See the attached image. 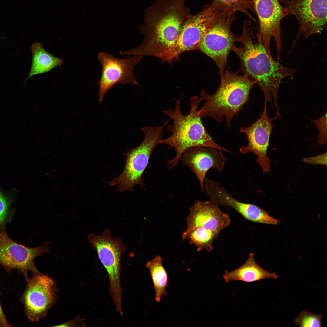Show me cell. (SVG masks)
Segmentation results:
<instances>
[{
	"label": "cell",
	"mask_w": 327,
	"mask_h": 327,
	"mask_svg": "<svg viewBox=\"0 0 327 327\" xmlns=\"http://www.w3.org/2000/svg\"><path fill=\"white\" fill-rule=\"evenodd\" d=\"M186 0H156L146 10L145 35L136 54L152 56L164 61L170 59L182 26L190 15Z\"/></svg>",
	"instance_id": "obj_1"
},
{
	"label": "cell",
	"mask_w": 327,
	"mask_h": 327,
	"mask_svg": "<svg viewBox=\"0 0 327 327\" xmlns=\"http://www.w3.org/2000/svg\"><path fill=\"white\" fill-rule=\"evenodd\" d=\"M251 22L244 21L242 33L238 40L241 45L235 46L233 51L240 59L241 70L261 89L265 101L278 110L280 84L284 78L292 76L296 69L282 66L268 54L263 45L255 39Z\"/></svg>",
	"instance_id": "obj_2"
},
{
	"label": "cell",
	"mask_w": 327,
	"mask_h": 327,
	"mask_svg": "<svg viewBox=\"0 0 327 327\" xmlns=\"http://www.w3.org/2000/svg\"><path fill=\"white\" fill-rule=\"evenodd\" d=\"M202 101L200 97L195 96L190 102L189 113L184 115L181 111L180 100H177L173 109L169 107L163 111L164 114L173 120V124L169 125L168 131L171 133L167 138L162 139L160 144L168 145L174 149L176 154L167 164L169 168L176 166L182 154L187 150L196 146L213 147L227 152L229 150L216 143L206 131L202 122V117L197 113V107Z\"/></svg>",
	"instance_id": "obj_3"
},
{
	"label": "cell",
	"mask_w": 327,
	"mask_h": 327,
	"mask_svg": "<svg viewBox=\"0 0 327 327\" xmlns=\"http://www.w3.org/2000/svg\"><path fill=\"white\" fill-rule=\"evenodd\" d=\"M220 76V85L214 94L209 95L203 90L200 93V98L205 102L197 113L201 117L208 116L218 122L225 117L227 126L230 129L233 117L247 101L256 82L246 73L239 75L226 70Z\"/></svg>",
	"instance_id": "obj_4"
},
{
	"label": "cell",
	"mask_w": 327,
	"mask_h": 327,
	"mask_svg": "<svg viewBox=\"0 0 327 327\" xmlns=\"http://www.w3.org/2000/svg\"><path fill=\"white\" fill-rule=\"evenodd\" d=\"M168 121L162 126H150L141 128L144 135V140L138 146L130 149L125 154V165L123 171L110 182L111 186H118L117 191H133L135 185H144L143 173L152 151L162 139L163 130Z\"/></svg>",
	"instance_id": "obj_5"
},
{
	"label": "cell",
	"mask_w": 327,
	"mask_h": 327,
	"mask_svg": "<svg viewBox=\"0 0 327 327\" xmlns=\"http://www.w3.org/2000/svg\"><path fill=\"white\" fill-rule=\"evenodd\" d=\"M87 239L106 270L109 279V293L116 309L120 310L123 292L120 282L121 258L126 247L119 237H113L107 229L101 234H90Z\"/></svg>",
	"instance_id": "obj_6"
},
{
	"label": "cell",
	"mask_w": 327,
	"mask_h": 327,
	"mask_svg": "<svg viewBox=\"0 0 327 327\" xmlns=\"http://www.w3.org/2000/svg\"><path fill=\"white\" fill-rule=\"evenodd\" d=\"M235 13L219 12L197 49L212 59L220 75L224 71L229 53L233 51L235 43L238 42L239 36L234 35L231 29L237 18Z\"/></svg>",
	"instance_id": "obj_7"
},
{
	"label": "cell",
	"mask_w": 327,
	"mask_h": 327,
	"mask_svg": "<svg viewBox=\"0 0 327 327\" xmlns=\"http://www.w3.org/2000/svg\"><path fill=\"white\" fill-rule=\"evenodd\" d=\"M26 282L21 301L28 319L37 322L46 315L55 303L57 288L52 279L41 273L33 274Z\"/></svg>",
	"instance_id": "obj_8"
},
{
	"label": "cell",
	"mask_w": 327,
	"mask_h": 327,
	"mask_svg": "<svg viewBox=\"0 0 327 327\" xmlns=\"http://www.w3.org/2000/svg\"><path fill=\"white\" fill-rule=\"evenodd\" d=\"M47 241L35 247H29L18 244L11 239L6 231H0V265L7 271L16 269L23 274L25 280L29 278L28 273H41L36 268L35 259L49 252Z\"/></svg>",
	"instance_id": "obj_9"
},
{
	"label": "cell",
	"mask_w": 327,
	"mask_h": 327,
	"mask_svg": "<svg viewBox=\"0 0 327 327\" xmlns=\"http://www.w3.org/2000/svg\"><path fill=\"white\" fill-rule=\"evenodd\" d=\"M142 56L134 55L120 59L103 52L98 54V58L102 67L101 75L99 81L98 102H102L108 91L117 84L124 85L130 83L138 85L134 73L135 66Z\"/></svg>",
	"instance_id": "obj_10"
},
{
	"label": "cell",
	"mask_w": 327,
	"mask_h": 327,
	"mask_svg": "<svg viewBox=\"0 0 327 327\" xmlns=\"http://www.w3.org/2000/svg\"><path fill=\"white\" fill-rule=\"evenodd\" d=\"M255 13L259 20V29L257 40L264 47L268 54L271 55L270 44L271 38L276 43L278 56L281 49L280 23L289 15L285 7L278 0H253Z\"/></svg>",
	"instance_id": "obj_11"
},
{
	"label": "cell",
	"mask_w": 327,
	"mask_h": 327,
	"mask_svg": "<svg viewBox=\"0 0 327 327\" xmlns=\"http://www.w3.org/2000/svg\"><path fill=\"white\" fill-rule=\"evenodd\" d=\"M299 23L298 35L305 38L323 30L327 24V0H280Z\"/></svg>",
	"instance_id": "obj_12"
},
{
	"label": "cell",
	"mask_w": 327,
	"mask_h": 327,
	"mask_svg": "<svg viewBox=\"0 0 327 327\" xmlns=\"http://www.w3.org/2000/svg\"><path fill=\"white\" fill-rule=\"evenodd\" d=\"M277 118H271L268 114L267 102L265 101L263 112L260 117L249 127H241L239 132L246 135L248 141L246 146L239 149L240 152L245 154L252 153L257 157V162L265 173L269 171L270 159L267 155L272 130V121Z\"/></svg>",
	"instance_id": "obj_13"
},
{
	"label": "cell",
	"mask_w": 327,
	"mask_h": 327,
	"mask_svg": "<svg viewBox=\"0 0 327 327\" xmlns=\"http://www.w3.org/2000/svg\"><path fill=\"white\" fill-rule=\"evenodd\" d=\"M219 12H214L209 5H204L202 10L190 15L183 22L175 44L172 60L186 51L197 49L201 40L207 32Z\"/></svg>",
	"instance_id": "obj_14"
},
{
	"label": "cell",
	"mask_w": 327,
	"mask_h": 327,
	"mask_svg": "<svg viewBox=\"0 0 327 327\" xmlns=\"http://www.w3.org/2000/svg\"><path fill=\"white\" fill-rule=\"evenodd\" d=\"M204 190L210 200L219 206H229L245 218L253 222L276 225L279 220L270 215L265 210L254 204L243 203L234 198L219 183L205 177Z\"/></svg>",
	"instance_id": "obj_15"
},
{
	"label": "cell",
	"mask_w": 327,
	"mask_h": 327,
	"mask_svg": "<svg viewBox=\"0 0 327 327\" xmlns=\"http://www.w3.org/2000/svg\"><path fill=\"white\" fill-rule=\"evenodd\" d=\"M222 151L213 147L196 146L186 150L180 157V161L197 176L202 192L207 171L212 168L221 172L224 168L226 159Z\"/></svg>",
	"instance_id": "obj_16"
},
{
	"label": "cell",
	"mask_w": 327,
	"mask_h": 327,
	"mask_svg": "<svg viewBox=\"0 0 327 327\" xmlns=\"http://www.w3.org/2000/svg\"><path fill=\"white\" fill-rule=\"evenodd\" d=\"M186 221V230L201 227L220 233L229 225L230 219L214 202L197 200L190 208Z\"/></svg>",
	"instance_id": "obj_17"
},
{
	"label": "cell",
	"mask_w": 327,
	"mask_h": 327,
	"mask_svg": "<svg viewBox=\"0 0 327 327\" xmlns=\"http://www.w3.org/2000/svg\"><path fill=\"white\" fill-rule=\"evenodd\" d=\"M223 277L226 282L234 281L252 282L266 279H276L278 276L262 268L256 262L254 254L250 253L243 265L233 271H225Z\"/></svg>",
	"instance_id": "obj_18"
},
{
	"label": "cell",
	"mask_w": 327,
	"mask_h": 327,
	"mask_svg": "<svg viewBox=\"0 0 327 327\" xmlns=\"http://www.w3.org/2000/svg\"><path fill=\"white\" fill-rule=\"evenodd\" d=\"M31 50L32 63L26 81L35 75L48 72L63 63V60L61 58L47 52L39 42L33 43L31 46Z\"/></svg>",
	"instance_id": "obj_19"
},
{
	"label": "cell",
	"mask_w": 327,
	"mask_h": 327,
	"mask_svg": "<svg viewBox=\"0 0 327 327\" xmlns=\"http://www.w3.org/2000/svg\"><path fill=\"white\" fill-rule=\"evenodd\" d=\"M162 262V258L157 255L145 265L151 275L155 292V301L157 302H160L162 296L166 294L167 275Z\"/></svg>",
	"instance_id": "obj_20"
},
{
	"label": "cell",
	"mask_w": 327,
	"mask_h": 327,
	"mask_svg": "<svg viewBox=\"0 0 327 327\" xmlns=\"http://www.w3.org/2000/svg\"><path fill=\"white\" fill-rule=\"evenodd\" d=\"M220 233L199 227L185 230L182 235L183 240L189 239L191 244L195 245L198 251L205 249L211 251L213 249V242Z\"/></svg>",
	"instance_id": "obj_21"
},
{
	"label": "cell",
	"mask_w": 327,
	"mask_h": 327,
	"mask_svg": "<svg viewBox=\"0 0 327 327\" xmlns=\"http://www.w3.org/2000/svg\"><path fill=\"white\" fill-rule=\"evenodd\" d=\"M209 5L216 12H239L252 20H256L250 13V12L255 13L253 0H212Z\"/></svg>",
	"instance_id": "obj_22"
},
{
	"label": "cell",
	"mask_w": 327,
	"mask_h": 327,
	"mask_svg": "<svg viewBox=\"0 0 327 327\" xmlns=\"http://www.w3.org/2000/svg\"><path fill=\"white\" fill-rule=\"evenodd\" d=\"M7 196L0 189V231H5V226L12 218L13 211Z\"/></svg>",
	"instance_id": "obj_23"
},
{
	"label": "cell",
	"mask_w": 327,
	"mask_h": 327,
	"mask_svg": "<svg viewBox=\"0 0 327 327\" xmlns=\"http://www.w3.org/2000/svg\"><path fill=\"white\" fill-rule=\"evenodd\" d=\"M322 315L312 313L306 310L302 311L295 319L294 323L300 327H321Z\"/></svg>",
	"instance_id": "obj_24"
},
{
	"label": "cell",
	"mask_w": 327,
	"mask_h": 327,
	"mask_svg": "<svg viewBox=\"0 0 327 327\" xmlns=\"http://www.w3.org/2000/svg\"><path fill=\"white\" fill-rule=\"evenodd\" d=\"M313 124L319 131L317 137V143L324 144L327 142V113L321 118L316 120H312Z\"/></svg>",
	"instance_id": "obj_25"
},
{
	"label": "cell",
	"mask_w": 327,
	"mask_h": 327,
	"mask_svg": "<svg viewBox=\"0 0 327 327\" xmlns=\"http://www.w3.org/2000/svg\"><path fill=\"white\" fill-rule=\"evenodd\" d=\"M303 161L307 163L326 165V153L312 157L304 158Z\"/></svg>",
	"instance_id": "obj_26"
},
{
	"label": "cell",
	"mask_w": 327,
	"mask_h": 327,
	"mask_svg": "<svg viewBox=\"0 0 327 327\" xmlns=\"http://www.w3.org/2000/svg\"><path fill=\"white\" fill-rule=\"evenodd\" d=\"M0 326L9 327L12 326L7 320L2 309L0 303Z\"/></svg>",
	"instance_id": "obj_27"
}]
</instances>
